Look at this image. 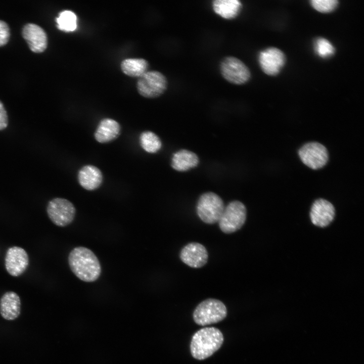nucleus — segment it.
<instances>
[{"instance_id":"1","label":"nucleus","mask_w":364,"mask_h":364,"mask_svg":"<svg viewBox=\"0 0 364 364\" xmlns=\"http://www.w3.org/2000/svg\"><path fill=\"white\" fill-rule=\"evenodd\" d=\"M68 260L72 272L83 282H95L101 275V265L98 257L86 247H75L69 253Z\"/></svg>"},{"instance_id":"2","label":"nucleus","mask_w":364,"mask_h":364,"mask_svg":"<svg viewBox=\"0 0 364 364\" xmlns=\"http://www.w3.org/2000/svg\"><path fill=\"white\" fill-rule=\"evenodd\" d=\"M223 342V335L218 329L215 327L202 328L192 338L190 343L191 354L195 359H205L218 350Z\"/></svg>"},{"instance_id":"3","label":"nucleus","mask_w":364,"mask_h":364,"mask_svg":"<svg viewBox=\"0 0 364 364\" xmlns=\"http://www.w3.org/2000/svg\"><path fill=\"white\" fill-rule=\"evenodd\" d=\"M227 309L220 300L208 298L201 302L194 310L193 317L198 325L204 326L217 323L225 318Z\"/></svg>"},{"instance_id":"4","label":"nucleus","mask_w":364,"mask_h":364,"mask_svg":"<svg viewBox=\"0 0 364 364\" xmlns=\"http://www.w3.org/2000/svg\"><path fill=\"white\" fill-rule=\"evenodd\" d=\"M247 218V209L245 205L238 200L230 202L224 207L218 220L222 232L226 234L234 233L240 230Z\"/></svg>"},{"instance_id":"5","label":"nucleus","mask_w":364,"mask_h":364,"mask_svg":"<svg viewBox=\"0 0 364 364\" xmlns=\"http://www.w3.org/2000/svg\"><path fill=\"white\" fill-rule=\"evenodd\" d=\"M224 207L220 197L213 192H209L199 197L196 205V212L203 222L213 224L218 222Z\"/></svg>"},{"instance_id":"6","label":"nucleus","mask_w":364,"mask_h":364,"mask_svg":"<svg viewBox=\"0 0 364 364\" xmlns=\"http://www.w3.org/2000/svg\"><path fill=\"white\" fill-rule=\"evenodd\" d=\"M47 212L54 224L58 226L64 227L73 222L76 214V208L68 200L55 198L48 202Z\"/></svg>"},{"instance_id":"7","label":"nucleus","mask_w":364,"mask_h":364,"mask_svg":"<svg viewBox=\"0 0 364 364\" xmlns=\"http://www.w3.org/2000/svg\"><path fill=\"white\" fill-rule=\"evenodd\" d=\"M167 86L166 78L157 71H147L139 77L136 84L139 94L147 98L161 96L166 89Z\"/></svg>"},{"instance_id":"8","label":"nucleus","mask_w":364,"mask_h":364,"mask_svg":"<svg viewBox=\"0 0 364 364\" xmlns=\"http://www.w3.org/2000/svg\"><path fill=\"white\" fill-rule=\"evenodd\" d=\"M220 70L226 80L235 84H244L250 77L248 67L241 60L233 56L226 57L222 60Z\"/></svg>"},{"instance_id":"9","label":"nucleus","mask_w":364,"mask_h":364,"mask_svg":"<svg viewBox=\"0 0 364 364\" xmlns=\"http://www.w3.org/2000/svg\"><path fill=\"white\" fill-rule=\"evenodd\" d=\"M298 154L302 162L313 169L324 167L328 160V153L326 147L317 142H310L304 145Z\"/></svg>"},{"instance_id":"10","label":"nucleus","mask_w":364,"mask_h":364,"mask_svg":"<svg viewBox=\"0 0 364 364\" xmlns=\"http://www.w3.org/2000/svg\"><path fill=\"white\" fill-rule=\"evenodd\" d=\"M29 256L27 252L18 246L10 247L5 257V265L7 272L13 277L23 274L29 265Z\"/></svg>"},{"instance_id":"11","label":"nucleus","mask_w":364,"mask_h":364,"mask_svg":"<svg viewBox=\"0 0 364 364\" xmlns=\"http://www.w3.org/2000/svg\"><path fill=\"white\" fill-rule=\"evenodd\" d=\"M181 261L190 267L199 268L204 266L208 259V253L205 247L200 243L191 242L180 250Z\"/></svg>"},{"instance_id":"12","label":"nucleus","mask_w":364,"mask_h":364,"mask_svg":"<svg viewBox=\"0 0 364 364\" xmlns=\"http://www.w3.org/2000/svg\"><path fill=\"white\" fill-rule=\"evenodd\" d=\"M22 35L31 51L42 53L48 46L47 34L44 29L37 24L28 23L24 25Z\"/></svg>"},{"instance_id":"13","label":"nucleus","mask_w":364,"mask_h":364,"mask_svg":"<svg viewBox=\"0 0 364 364\" xmlns=\"http://www.w3.org/2000/svg\"><path fill=\"white\" fill-rule=\"evenodd\" d=\"M259 63L263 71L268 75L277 74L285 62L284 53L276 48H269L261 52Z\"/></svg>"},{"instance_id":"14","label":"nucleus","mask_w":364,"mask_h":364,"mask_svg":"<svg viewBox=\"0 0 364 364\" xmlns=\"http://www.w3.org/2000/svg\"><path fill=\"white\" fill-rule=\"evenodd\" d=\"M335 214L333 205L326 200L320 199L313 203L310 217L313 224L320 227H325L333 221Z\"/></svg>"},{"instance_id":"15","label":"nucleus","mask_w":364,"mask_h":364,"mask_svg":"<svg viewBox=\"0 0 364 364\" xmlns=\"http://www.w3.org/2000/svg\"><path fill=\"white\" fill-rule=\"evenodd\" d=\"M120 131L121 126L117 121L106 118L100 121L94 133V137L100 143H108L117 139Z\"/></svg>"},{"instance_id":"16","label":"nucleus","mask_w":364,"mask_h":364,"mask_svg":"<svg viewBox=\"0 0 364 364\" xmlns=\"http://www.w3.org/2000/svg\"><path fill=\"white\" fill-rule=\"evenodd\" d=\"M77 178L79 184L83 188L88 191H94L101 185L103 174L97 167L93 165H86L78 171Z\"/></svg>"},{"instance_id":"17","label":"nucleus","mask_w":364,"mask_h":364,"mask_svg":"<svg viewBox=\"0 0 364 364\" xmlns=\"http://www.w3.org/2000/svg\"><path fill=\"white\" fill-rule=\"evenodd\" d=\"M21 300L19 295L14 291H8L0 299V313L7 320H14L20 314Z\"/></svg>"},{"instance_id":"18","label":"nucleus","mask_w":364,"mask_h":364,"mask_svg":"<svg viewBox=\"0 0 364 364\" xmlns=\"http://www.w3.org/2000/svg\"><path fill=\"white\" fill-rule=\"evenodd\" d=\"M199 158L194 152L182 149L175 153L172 158L171 166L178 171H185L196 167Z\"/></svg>"},{"instance_id":"19","label":"nucleus","mask_w":364,"mask_h":364,"mask_svg":"<svg viewBox=\"0 0 364 364\" xmlns=\"http://www.w3.org/2000/svg\"><path fill=\"white\" fill-rule=\"evenodd\" d=\"M214 12L226 19L236 17L242 8L241 3L238 0H216L213 2Z\"/></svg>"},{"instance_id":"20","label":"nucleus","mask_w":364,"mask_h":364,"mask_svg":"<svg viewBox=\"0 0 364 364\" xmlns=\"http://www.w3.org/2000/svg\"><path fill=\"white\" fill-rule=\"evenodd\" d=\"M123 72L131 77H140L147 71L148 63L141 58H130L124 60L121 64Z\"/></svg>"},{"instance_id":"21","label":"nucleus","mask_w":364,"mask_h":364,"mask_svg":"<svg viewBox=\"0 0 364 364\" xmlns=\"http://www.w3.org/2000/svg\"><path fill=\"white\" fill-rule=\"evenodd\" d=\"M140 144L146 152L155 153L161 148L162 143L159 136L154 132L146 130L142 132L140 135Z\"/></svg>"},{"instance_id":"22","label":"nucleus","mask_w":364,"mask_h":364,"mask_svg":"<svg viewBox=\"0 0 364 364\" xmlns=\"http://www.w3.org/2000/svg\"><path fill=\"white\" fill-rule=\"evenodd\" d=\"M59 29L66 31H73L77 27V17L72 11L65 10L60 13L56 19Z\"/></svg>"},{"instance_id":"23","label":"nucleus","mask_w":364,"mask_h":364,"mask_svg":"<svg viewBox=\"0 0 364 364\" xmlns=\"http://www.w3.org/2000/svg\"><path fill=\"white\" fill-rule=\"evenodd\" d=\"M314 49L316 54L323 58L331 56L335 52L331 43L324 38H320L316 40Z\"/></svg>"},{"instance_id":"24","label":"nucleus","mask_w":364,"mask_h":364,"mask_svg":"<svg viewBox=\"0 0 364 364\" xmlns=\"http://www.w3.org/2000/svg\"><path fill=\"white\" fill-rule=\"evenodd\" d=\"M310 2L312 7L321 13L331 12L338 4V2L336 0H312Z\"/></svg>"},{"instance_id":"25","label":"nucleus","mask_w":364,"mask_h":364,"mask_svg":"<svg viewBox=\"0 0 364 364\" xmlns=\"http://www.w3.org/2000/svg\"><path fill=\"white\" fill-rule=\"evenodd\" d=\"M10 30L8 24L0 20V47L6 45L9 41Z\"/></svg>"},{"instance_id":"26","label":"nucleus","mask_w":364,"mask_h":364,"mask_svg":"<svg viewBox=\"0 0 364 364\" xmlns=\"http://www.w3.org/2000/svg\"><path fill=\"white\" fill-rule=\"evenodd\" d=\"M9 119L7 111L3 103L0 101V130L6 129L8 125Z\"/></svg>"}]
</instances>
